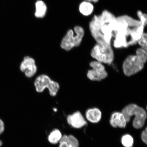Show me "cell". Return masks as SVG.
<instances>
[{"instance_id": "cell-1", "label": "cell", "mask_w": 147, "mask_h": 147, "mask_svg": "<svg viewBox=\"0 0 147 147\" xmlns=\"http://www.w3.org/2000/svg\"><path fill=\"white\" fill-rule=\"evenodd\" d=\"M117 22V18L107 10L94 16L89 24L92 36L97 44L102 46L111 45L113 33Z\"/></svg>"}, {"instance_id": "cell-2", "label": "cell", "mask_w": 147, "mask_h": 147, "mask_svg": "<svg viewBox=\"0 0 147 147\" xmlns=\"http://www.w3.org/2000/svg\"><path fill=\"white\" fill-rule=\"evenodd\" d=\"M121 112L124 115L127 123L130 122L132 117L135 116L133 125L135 128L140 129L144 126L147 114L143 108L135 104H130L125 107Z\"/></svg>"}, {"instance_id": "cell-3", "label": "cell", "mask_w": 147, "mask_h": 147, "mask_svg": "<svg viewBox=\"0 0 147 147\" xmlns=\"http://www.w3.org/2000/svg\"><path fill=\"white\" fill-rule=\"evenodd\" d=\"M74 32L69 30L62 39L61 43V47L66 51H68L73 48L80 46L82 41L84 31L82 27L77 26L74 28Z\"/></svg>"}, {"instance_id": "cell-4", "label": "cell", "mask_w": 147, "mask_h": 147, "mask_svg": "<svg viewBox=\"0 0 147 147\" xmlns=\"http://www.w3.org/2000/svg\"><path fill=\"white\" fill-rule=\"evenodd\" d=\"M36 91L42 93L46 88L49 90V94L52 96H56L60 89L59 84L51 80L47 75L42 74L37 77L34 82Z\"/></svg>"}, {"instance_id": "cell-5", "label": "cell", "mask_w": 147, "mask_h": 147, "mask_svg": "<svg viewBox=\"0 0 147 147\" xmlns=\"http://www.w3.org/2000/svg\"><path fill=\"white\" fill-rule=\"evenodd\" d=\"M91 55L102 63L111 64L114 59V53L111 45L102 46L97 44L92 49Z\"/></svg>"}, {"instance_id": "cell-6", "label": "cell", "mask_w": 147, "mask_h": 147, "mask_svg": "<svg viewBox=\"0 0 147 147\" xmlns=\"http://www.w3.org/2000/svg\"><path fill=\"white\" fill-rule=\"evenodd\" d=\"M144 64L136 55H130L126 58L123 63V71L126 76H133L142 70Z\"/></svg>"}, {"instance_id": "cell-7", "label": "cell", "mask_w": 147, "mask_h": 147, "mask_svg": "<svg viewBox=\"0 0 147 147\" xmlns=\"http://www.w3.org/2000/svg\"><path fill=\"white\" fill-rule=\"evenodd\" d=\"M20 69L24 73L26 76L28 78L34 76L37 71V67L35 61L33 58L28 56L24 58L20 65Z\"/></svg>"}, {"instance_id": "cell-8", "label": "cell", "mask_w": 147, "mask_h": 147, "mask_svg": "<svg viewBox=\"0 0 147 147\" xmlns=\"http://www.w3.org/2000/svg\"><path fill=\"white\" fill-rule=\"evenodd\" d=\"M67 121L69 125L77 129L83 127L87 124L83 116L79 111L75 112L72 114L67 115Z\"/></svg>"}, {"instance_id": "cell-9", "label": "cell", "mask_w": 147, "mask_h": 147, "mask_svg": "<svg viewBox=\"0 0 147 147\" xmlns=\"http://www.w3.org/2000/svg\"><path fill=\"white\" fill-rule=\"evenodd\" d=\"M110 125L113 127L124 128L127 122L123 114L121 112H115L111 115L110 120Z\"/></svg>"}, {"instance_id": "cell-10", "label": "cell", "mask_w": 147, "mask_h": 147, "mask_svg": "<svg viewBox=\"0 0 147 147\" xmlns=\"http://www.w3.org/2000/svg\"><path fill=\"white\" fill-rule=\"evenodd\" d=\"M108 73L106 69H92L88 71L87 77L90 80L93 81H99L106 78Z\"/></svg>"}, {"instance_id": "cell-11", "label": "cell", "mask_w": 147, "mask_h": 147, "mask_svg": "<svg viewBox=\"0 0 147 147\" xmlns=\"http://www.w3.org/2000/svg\"><path fill=\"white\" fill-rule=\"evenodd\" d=\"M59 147H79V141L72 135L62 136L59 142Z\"/></svg>"}, {"instance_id": "cell-12", "label": "cell", "mask_w": 147, "mask_h": 147, "mask_svg": "<svg viewBox=\"0 0 147 147\" xmlns=\"http://www.w3.org/2000/svg\"><path fill=\"white\" fill-rule=\"evenodd\" d=\"M102 113L100 110L96 108H90L86 112V117L87 120L93 123L100 122L102 118Z\"/></svg>"}, {"instance_id": "cell-13", "label": "cell", "mask_w": 147, "mask_h": 147, "mask_svg": "<svg viewBox=\"0 0 147 147\" xmlns=\"http://www.w3.org/2000/svg\"><path fill=\"white\" fill-rule=\"evenodd\" d=\"M144 26L141 25L131 29L130 34L131 45L137 43L144 33Z\"/></svg>"}, {"instance_id": "cell-14", "label": "cell", "mask_w": 147, "mask_h": 147, "mask_svg": "<svg viewBox=\"0 0 147 147\" xmlns=\"http://www.w3.org/2000/svg\"><path fill=\"white\" fill-rule=\"evenodd\" d=\"M94 7L92 3L84 1L80 3L79 6V11L80 13L85 16L90 15L92 13Z\"/></svg>"}, {"instance_id": "cell-15", "label": "cell", "mask_w": 147, "mask_h": 147, "mask_svg": "<svg viewBox=\"0 0 147 147\" xmlns=\"http://www.w3.org/2000/svg\"><path fill=\"white\" fill-rule=\"evenodd\" d=\"M117 19L122 21L127 24L128 27L131 28L139 26L141 24L139 20L134 19L127 15H123L117 17Z\"/></svg>"}, {"instance_id": "cell-16", "label": "cell", "mask_w": 147, "mask_h": 147, "mask_svg": "<svg viewBox=\"0 0 147 147\" xmlns=\"http://www.w3.org/2000/svg\"><path fill=\"white\" fill-rule=\"evenodd\" d=\"M36 11L35 15L36 18H43L45 15L47 11V7L44 2L38 1L36 3Z\"/></svg>"}, {"instance_id": "cell-17", "label": "cell", "mask_w": 147, "mask_h": 147, "mask_svg": "<svg viewBox=\"0 0 147 147\" xmlns=\"http://www.w3.org/2000/svg\"><path fill=\"white\" fill-rule=\"evenodd\" d=\"M62 135L60 130L54 129L51 131L48 137V140L49 143L53 144H56L59 143Z\"/></svg>"}, {"instance_id": "cell-18", "label": "cell", "mask_w": 147, "mask_h": 147, "mask_svg": "<svg viewBox=\"0 0 147 147\" xmlns=\"http://www.w3.org/2000/svg\"><path fill=\"white\" fill-rule=\"evenodd\" d=\"M121 143L125 147H133L134 140L133 137L129 134L123 136L121 138Z\"/></svg>"}, {"instance_id": "cell-19", "label": "cell", "mask_w": 147, "mask_h": 147, "mask_svg": "<svg viewBox=\"0 0 147 147\" xmlns=\"http://www.w3.org/2000/svg\"><path fill=\"white\" fill-rule=\"evenodd\" d=\"M136 55L144 63H146L147 60V51L141 48H140L137 49Z\"/></svg>"}, {"instance_id": "cell-20", "label": "cell", "mask_w": 147, "mask_h": 147, "mask_svg": "<svg viewBox=\"0 0 147 147\" xmlns=\"http://www.w3.org/2000/svg\"><path fill=\"white\" fill-rule=\"evenodd\" d=\"M147 36L146 33H143L142 36L137 42L141 48L146 51H147Z\"/></svg>"}, {"instance_id": "cell-21", "label": "cell", "mask_w": 147, "mask_h": 147, "mask_svg": "<svg viewBox=\"0 0 147 147\" xmlns=\"http://www.w3.org/2000/svg\"><path fill=\"white\" fill-rule=\"evenodd\" d=\"M137 14L141 23V24L146 26L147 23V16L146 14L143 13L140 10L138 11Z\"/></svg>"}, {"instance_id": "cell-22", "label": "cell", "mask_w": 147, "mask_h": 147, "mask_svg": "<svg viewBox=\"0 0 147 147\" xmlns=\"http://www.w3.org/2000/svg\"><path fill=\"white\" fill-rule=\"evenodd\" d=\"M141 138L143 142L146 144H147V128L146 127L141 133Z\"/></svg>"}, {"instance_id": "cell-23", "label": "cell", "mask_w": 147, "mask_h": 147, "mask_svg": "<svg viewBox=\"0 0 147 147\" xmlns=\"http://www.w3.org/2000/svg\"><path fill=\"white\" fill-rule=\"evenodd\" d=\"M5 129V125L4 123L0 119V135L2 134L4 131Z\"/></svg>"}, {"instance_id": "cell-24", "label": "cell", "mask_w": 147, "mask_h": 147, "mask_svg": "<svg viewBox=\"0 0 147 147\" xmlns=\"http://www.w3.org/2000/svg\"><path fill=\"white\" fill-rule=\"evenodd\" d=\"M84 1L89 2L90 3H96L98 2L99 0H84Z\"/></svg>"}, {"instance_id": "cell-25", "label": "cell", "mask_w": 147, "mask_h": 147, "mask_svg": "<svg viewBox=\"0 0 147 147\" xmlns=\"http://www.w3.org/2000/svg\"><path fill=\"white\" fill-rule=\"evenodd\" d=\"M2 145V141L1 140H0V147H1Z\"/></svg>"}]
</instances>
